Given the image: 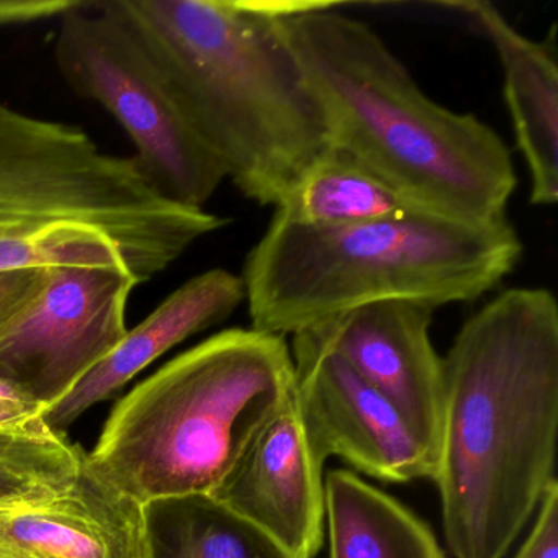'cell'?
Wrapping results in <instances>:
<instances>
[{
    "label": "cell",
    "instance_id": "6da1fadb",
    "mask_svg": "<svg viewBox=\"0 0 558 558\" xmlns=\"http://www.w3.org/2000/svg\"><path fill=\"white\" fill-rule=\"evenodd\" d=\"M433 482L456 558H502L555 478L558 303L542 287L498 293L442 357Z\"/></svg>",
    "mask_w": 558,
    "mask_h": 558
},
{
    "label": "cell",
    "instance_id": "7a4b0ae2",
    "mask_svg": "<svg viewBox=\"0 0 558 558\" xmlns=\"http://www.w3.org/2000/svg\"><path fill=\"white\" fill-rule=\"evenodd\" d=\"M325 122L348 153L424 210L506 217L515 171L501 136L434 102L380 35L328 2H266Z\"/></svg>",
    "mask_w": 558,
    "mask_h": 558
},
{
    "label": "cell",
    "instance_id": "3957f363",
    "mask_svg": "<svg viewBox=\"0 0 558 558\" xmlns=\"http://www.w3.org/2000/svg\"><path fill=\"white\" fill-rule=\"evenodd\" d=\"M171 87L247 201L274 207L329 146L325 122L266 2L102 0Z\"/></svg>",
    "mask_w": 558,
    "mask_h": 558
},
{
    "label": "cell",
    "instance_id": "277c9868",
    "mask_svg": "<svg viewBox=\"0 0 558 558\" xmlns=\"http://www.w3.org/2000/svg\"><path fill=\"white\" fill-rule=\"evenodd\" d=\"M522 253L508 217L473 221L417 210L341 228L272 218L241 279L251 328L286 338L372 303L437 310L473 302L496 289Z\"/></svg>",
    "mask_w": 558,
    "mask_h": 558
},
{
    "label": "cell",
    "instance_id": "5b68a950",
    "mask_svg": "<svg viewBox=\"0 0 558 558\" xmlns=\"http://www.w3.org/2000/svg\"><path fill=\"white\" fill-rule=\"evenodd\" d=\"M228 223L166 198L135 156L0 102V270L123 266L143 283Z\"/></svg>",
    "mask_w": 558,
    "mask_h": 558
},
{
    "label": "cell",
    "instance_id": "8992f818",
    "mask_svg": "<svg viewBox=\"0 0 558 558\" xmlns=\"http://www.w3.org/2000/svg\"><path fill=\"white\" fill-rule=\"evenodd\" d=\"M293 395L295 367L286 338L227 329L119 401L87 460L140 506L211 493Z\"/></svg>",
    "mask_w": 558,
    "mask_h": 558
},
{
    "label": "cell",
    "instance_id": "52a82bcc",
    "mask_svg": "<svg viewBox=\"0 0 558 558\" xmlns=\"http://www.w3.org/2000/svg\"><path fill=\"white\" fill-rule=\"evenodd\" d=\"M54 60L77 96L116 117L146 178L166 198L204 208L227 181L153 58L100 2L61 17Z\"/></svg>",
    "mask_w": 558,
    "mask_h": 558
},
{
    "label": "cell",
    "instance_id": "ba28073f",
    "mask_svg": "<svg viewBox=\"0 0 558 558\" xmlns=\"http://www.w3.org/2000/svg\"><path fill=\"white\" fill-rule=\"evenodd\" d=\"M136 286L123 266L48 267L40 295L0 332V378L44 411L57 404L125 338Z\"/></svg>",
    "mask_w": 558,
    "mask_h": 558
},
{
    "label": "cell",
    "instance_id": "9c48e42d",
    "mask_svg": "<svg viewBox=\"0 0 558 558\" xmlns=\"http://www.w3.org/2000/svg\"><path fill=\"white\" fill-rule=\"evenodd\" d=\"M295 401L306 439L329 457L385 483L434 480L436 459L395 404L344 359L293 335Z\"/></svg>",
    "mask_w": 558,
    "mask_h": 558
},
{
    "label": "cell",
    "instance_id": "30bf717a",
    "mask_svg": "<svg viewBox=\"0 0 558 558\" xmlns=\"http://www.w3.org/2000/svg\"><path fill=\"white\" fill-rule=\"evenodd\" d=\"M434 306L372 303L296 335L344 359L400 411L437 465L444 417V365L430 341Z\"/></svg>",
    "mask_w": 558,
    "mask_h": 558
},
{
    "label": "cell",
    "instance_id": "8fae6325",
    "mask_svg": "<svg viewBox=\"0 0 558 558\" xmlns=\"http://www.w3.org/2000/svg\"><path fill=\"white\" fill-rule=\"evenodd\" d=\"M323 469L293 395L210 495L290 554L315 558L325 538Z\"/></svg>",
    "mask_w": 558,
    "mask_h": 558
},
{
    "label": "cell",
    "instance_id": "7c38bea8",
    "mask_svg": "<svg viewBox=\"0 0 558 558\" xmlns=\"http://www.w3.org/2000/svg\"><path fill=\"white\" fill-rule=\"evenodd\" d=\"M440 5L459 12L495 50L515 145L531 179L529 202L554 207L558 202L557 27L551 25L547 37L534 40L485 0Z\"/></svg>",
    "mask_w": 558,
    "mask_h": 558
},
{
    "label": "cell",
    "instance_id": "4fadbf2b",
    "mask_svg": "<svg viewBox=\"0 0 558 558\" xmlns=\"http://www.w3.org/2000/svg\"><path fill=\"white\" fill-rule=\"evenodd\" d=\"M140 509L87 460L68 492L0 505V558H140Z\"/></svg>",
    "mask_w": 558,
    "mask_h": 558
},
{
    "label": "cell",
    "instance_id": "5bb4252c",
    "mask_svg": "<svg viewBox=\"0 0 558 558\" xmlns=\"http://www.w3.org/2000/svg\"><path fill=\"white\" fill-rule=\"evenodd\" d=\"M246 300L241 276L211 269L187 280L148 318L126 331L116 349L66 397L44 411L45 421L64 433L89 408L102 403L156 359L185 339L227 322Z\"/></svg>",
    "mask_w": 558,
    "mask_h": 558
},
{
    "label": "cell",
    "instance_id": "9a60e30c",
    "mask_svg": "<svg viewBox=\"0 0 558 558\" xmlns=\"http://www.w3.org/2000/svg\"><path fill=\"white\" fill-rule=\"evenodd\" d=\"M329 558H447L433 529L351 470L325 476Z\"/></svg>",
    "mask_w": 558,
    "mask_h": 558
},
{
    "label": "cell",
    "instance_id": "2e32d148",
    "mask_svg": "<svg viewBox=\"0 0 558 558\" xmlns=\"http://www.w3.org/2000/svg\"><path fill=\"white\" fill-rule=\"evenodd\" d=\"M424 210L348 153L328 146L274 205L276 220L312 228H341L391 220Z\"/></svg>",
    "mask_w": 558,
    "mask_h": 558
},
{
    "label": "cell",
    "instance_id": "e0dca14e",
    "mask_svg": "<svg viewBox=\"0 0 558 558\" xmlns=\"http://www.w3.org/2000/svg\"><path fill=\"white\" fill-rule=\"evenodd\" d=\"M140 514V558H299L210 493L151 499Z\"/></svg>",
    "mask_w": 558,
    "mask_h": 558
},
{
    "label": "cell",
    "instance_id": "ac0fdd59",
    "mask_svg": "<svg viewBox=\"0 0 558 558\" xmlns=\"http://www.w3.org/2000/svg\"><path fill=\"white\" fill-rule=\"evenodd\" d=\"M87 452L44 414L0 424V505L54 498L76 485Z\"/></svg>",
    "mask_w": 558,
    "mask_h": 558
},
{
    "label": "cell",
    "instance_id": "d6986e66",
    "mask_svg": "<svg viewBox=\"0 0 558 558\" xmlns=\"http://www.w3.org/2000/svg\"><path fill=\"white\" fill-rule=\"evenodd\" d=\"M47 274L48 267L0 270V332L40 295Z\"/></svg>",
    "mask_w": 558,
    "mask_h": 558
},
{
    "label": "cell",
    "instance_id": "ffe728a7",
    "mask_svg": "<svg viewBox=\"0 0 558 558\" xmlns=\"http://www.w3.org/2000/svg\"><path fill=\"white\" fill-rule=\"evenodd\" d=\"M515 558H558V483H551L537 509L534 527Z\"/></svg>",
    "mask_w": 558,
    "mask_h": 558
},
{
    "label": "cell",
    "instance_id": "44dd1931",
    "mask_svg": "<svg viewBox=\"0 0 558 558\" xmlns=\"http://www.w3.org/2000/svg\"><path fill=\"white\" fill-rule=\"evenodd\" d=\"M89 4L86 0H0V27L64 17Z\"/></svg>",
    "mask_w": 558,
    "mask_h": 558
},
{
    "label": "cell",
    "instance_id": "7402d4cb",
    "mask_svg": "<svg viewBox=\"0 0 558 558\" xmlns=\"http://www.w3.org/2000/svg\"><path fill=\"white\" fill-rule=\"evenodd\" d=\"M44 414L38 404L32 403L17 388L0 378V424L14 423L25 417Z\"/></svg>",
    "mask_w": 558,
    "mask_h": 558
}]
</instances>
